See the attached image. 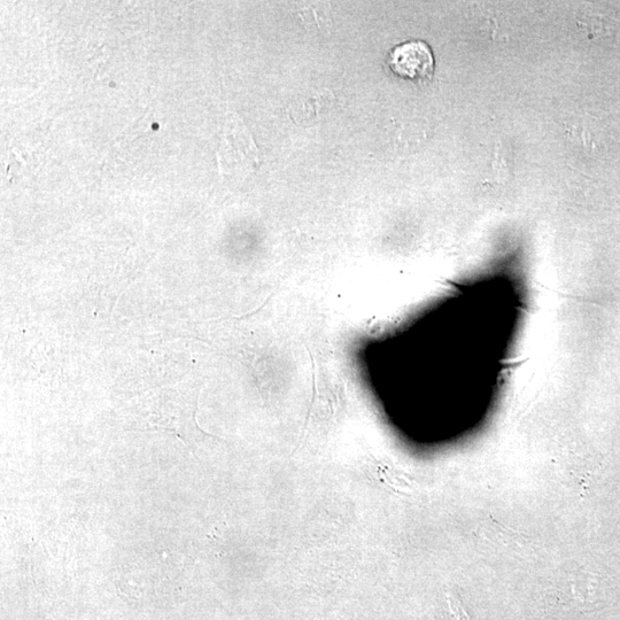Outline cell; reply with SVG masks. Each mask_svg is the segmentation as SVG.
I'll use <instances>...</instances> for the list:
<instances>
[{
	"instance_id": "cell-1",
	"label": "cell",
	"mask_w": 620,
	"mask_h": 620,
	"mask_svg": "<svg viewBox=\"0 0 620 620\" xmlns=\"http://www.w3.org/2000/svg\"><path fill=\"white\" fill-rule=\"evenodd\" d=\"M392 71L412 80H429L433 74L434 59L424 42H409L395 48L389 58Z\"/></svg>"
}]
</instances>
